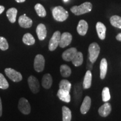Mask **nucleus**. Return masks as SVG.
<instances>
[{
  "instance_id": "nucleus-34",
  "label": "nucleus",
  "mask_w": 121,
  "mask_h": 121,
  "mask_svg": "<svg viewBox=\"0 0 121 121\" xmlns=\"http://www.w3.org/2000/svg\"><path fill=\"white\" fill-rule=\"evenodd\" d=\"M4 10V7L3 6H0V14H1Z\"/></svg>"
},
{
  "instance_id": "nucleus-23",
  "label": "nucleus",
  "mask_w": 121,
  "mask_h": 121,
  "mask_svg": "<svg viewBox=\"0 0 121 121\" xmlns=\"http://www.w3.org/2000/svg\"><path fill=\"white\" fill-rule=\"evenodd\" d=\"M72 118L71 111L68 107H62V121H71Z\"/></svg>"
},
{
  "instance_id": "nucleus-27",
  "label": "nucleus",
  "mask_w": 121,
  "mask_h": 121,
  "mask_svg": "<svg viewBox=\"0 0 121 121\" xmlns=\"http://www.w3.org/2000/svg\"><path fill=\"white\" fill-rule=\"evenodd\" d=\"M59 87L62 90L69 92L71 89V84L67 80H62L59 84Z\"/></svg>"
},
{
  "instance_id": "nucleus-3",
  "label": "nucleus",
  "mask_w": 121,
  "mask_h": 121,
  "mask_svg": "<svg viewBox=\"0 0 121 121\" xmlns=\"http://www.w3.org/2000/svg\"><path fill=\"white\" fill-rule=\"evenodd\" d=\"M99 45L96 43L90 44L89 47V60L92 63H95L100 53Z\"/></svg>"
},
{
  "instance_id": "nucleus-7",
  "label": "nucleus",
  "mask_w": 121,
  "mask_h": 121,
  "mask_svg": "<svg viewBox=\"0 0 121 121\" xmlns=\"http://www.w3.org/2000/svg\"><path fill=\"white\" fill-rule=\"evenodd\" d=\"M29 86L33 93L37 94L40 90V84L38 80L34 76H30L28 79Z\"/></svg>"
},
{
  "instance_id": "nucleus-4",
  "label": "nucleus",
  "mask_w": 121,
  "mask_h": 121,
  "mask_svg": "<svg viewBox=\"0 0 121 121\" xmlns=\"http://www.w3.org/2000/svg\"><path fill=\"white\" fill-rule=\"evenodd\" d=\"M6 75L10 80L13 82H17L21 81L22 79V76L21 73L11 68H6L4 69Z\"/></svg>"
},
{
  "instance_id": "nucleus-32",
  "label": "nucleus",
  "mask_w": 121,
  "mask_h": 121,
  "mask_svg": "<svg viewBox=\"0 0 121 121\" xmlns=\"http://www.w3.org/2000/svg\"><path fill=\"white\" fill-rule=\"evenodd\" d=\"M2 101L0 98V117L2 116Z\"/></svg>"
},
{
  "instance_id": "nucleus-35",
  "label": "nucleus",
  "mask_w": 121,
  "mask_h": 121,
  "mask_svg": "<svg viewBox=\"0 0 121 121\" xmlns=\"http://www.w3.org/2000/svg\"><path fill=\"white\" fill-rule=\"evenodd\" d=\"M15 1H16V2L18 3H22V2H25V0H15Z\"/></svg>"
},
{
  "instance_id": "nucleus-31",
  "label": "nucleus",
  "mask_w": 121,
  "mask_h": 121,
  "mask_svg": "<svg viewBox=\"0 0 121 121\" xmlns=\"http://www.w3.org/2000/svg\"><path fill=\"white\" fill-rule=\"evenodd\" d=\"M9 48V44L6 39L4 37H0V49L2 51H6Z\"/></svg>"
},
{
  "instance_id": "nucleus-29",
  "label": "nucleus",
  "mask_w": 121,
  "mask_h": 121,
  "mask_svg": "<svg viewBox=\"0 0 121 121\" xmlns=\"http://www.w3.org/2000/svg\"><path fill=\"white\" fill-rule=\"evenodd\" d=\"M9 87V84L7 80L4 78L3 74L0 73V89L5 90V89H8Z\"/></svg>"
},
{
  "instance_id": "nucleus-30",
  "label": "nucleus",
  "mask_w": 121,
  "mask_h": 121,
  "mask_svg": "<svg viewBox=\"0 0 121 121\" xmlns=\"http://www.w3.org/2000/svg\"><path fill=\"white\" fill-rule=\"evenodd\" d=\"M102 100L104 102H107L110 99L109 89L108 87H105L102 91Z\"/></svg>"
},
{
  "instance_id": "nucleus-10",
  "label": "nucleus",
  "mask_w": 121,
  "mask_h": 121,
  "mask_svg": "<svg viewBox=\"0 0 121 121\" xmlns=\"http://www.w3.org/2000/svg\"><path fill=\"white\" fill-rule=\"evenodd\" d=\"M77 52H78V50L76 48H69L62 53L63 60L67 62L71 61Z\"/></svg>"
},
{
  "instance_id": "nucleus-13",
  "label": "nucleus",
  "mask_w": 121,
  "mask_h": 121,
  "mask_svg": "<svg viewBox=\"0 0 121 121\" xmlns=\"http://www.w3.org/2000/svg\"><path fill=\"white\" fill-rule=\"evenodd\" d=\"M38 37L40 40H43L47 37V31L46 27L43 24H39L37 27L36 29Z\"/></svg>"
},
{
  "instance_id": "nucleus-24",
  "label": "nucleus",
  "mask_w": 121,
  "mask_h": 121,
  "mask_svg": "<svg viewBox=\"0 0 121 121\" xmlns=\"http://www.w3.org/2000/svg\"><path fill=\"white\" fill-rule=\"evenodd\" d=\"M22 42L24 44L28 45H31L34 44L35 40L34 38L30 33H26L23 36L22 38Z\"/></svg>"
},
{
  "instance_id": "nucleus-12",
  "label": "nucleus",
  "mask_w": 121,
  "mask_h": 121,
  "mask_svg": "<svg viewBox=\"0 0 121 121\" xmlns=\"http://www.w3.org/2000/svg\"><path fill=\"white\" fill-rule=\"evenodd\" d=\"M91 104V99L89 96H85L80 107V112L83 114H85L90 109Z\"/></svg>"
},
{
  "instance_id": "nucleus-26",
  "label": "nucleus",
  "mask_w": 121,
  "mask_h": 121,
  "mask_svg": "<svg viewBox=\"0 0 121 121\" xmlns=\"http://www.w3.org/2000/svg\"><path fill=\"white\" fill-rule=\"evenodd\" d=\"M110 22L112 26L121 29V17L117 15H114L110 19Z\"/></svg>"
},
{
  "instance_id": "nucleus-15",
  "label": "nucleus",
  "mask_w": 121,
  "mask_h": 121,
  "mask_svg": "<svg viewBox=\"0 0 121 121\" xmlns=\"http://www.w3.org/2000/svg\"><path fill=\"white\" fill-rule=\"evenodd\" d=\"M88 30V24L84 20H81L77 26V31L80 35L84 36L86 34Z\"/></svg>"
},
{
  "instance_id": "nucleus-2",
  "label": "nucleus",
  "mask_w": 121,
  "mask_h": 121,
  "mask_svg": "<svg viewBox=\"0 0 121 121\" xmlns=\"http://www.w3.org/2000/svg\"><path fill=\"white\" fill-rule=\"evenodd\" d=\"M92 10V4L86 2L80 6H74L71 8V11L75 15H80L89 13Z\"/></svg>"
},
{
  "instance_id": "nucleus-14",
  "label": "nucleus",
  "mask_w": 121,
  "mask_h": 121,
  "mask_svg": "<svg viewBox=\"0 0 121 121\" xmlns=\"http://www.w3.org/2000/svg\"><path fill=\"white\" fill-rule=\"evenodd\" d=\"M111 110L112 107L110 104L109 103L105 102V103H104L103 105L100 107L99 110H98V112H99L100 116H101L102 117H105L110 114L111 112Z\"/></svg>"
},
{
  "instance_id": "nucleus-1",
  "label": "nucleus",
  "mask_w": 121,
  "mask_h": 121,
  "mask_svg": "<svg viewBox=\"0 0 121 121\" xmlns=\"http://www.w3.org/2000/svg\"><path fill=\"white\" fill-rule=\"evenodd\" d=\"M53 18L57 22H62L69 17V13L62 6H57L52 10Z\"/></svg>"
},
{
  "instance_id": "nucleus-8",
  "label": "nucleus",
  "mask_w": 121,
  "mask_h": 121,
  "mask_svg": "<svg viewBox=\"0 0 121 121\" xmlns=\"http://www.w3.org/2000/svg\"><path fill=\"white\" fill-rule=\"evenodd\" d=\"M60 33L59 31H56L53 34L52 38L50 39L49 43V51H53L57 48L59 45L60 43Z\"/></svg>"
},
{
  "instance_id": "nucleus-36",
  "label": "nucleus",
  "mask_w": 121,
  "mask_h": 121,
  "mask_svg": "<svg viewBox=\"0 0 121 121\" xmlns=\"http://www.w3.org/2000/svg\"><path fill=\"white\" fill-rule=\"evenodd\" d=\"M68 1H69V0H63V1H64V2H67Z\"/></svg>"
},
{
  "instance_id": "nucleus-17",
  "label": "nucleus",
  "mask_w": 121,
  "mask_h": 121,
  "mask_svg": "<svg viewBox=\"0 0 121 121\" xmlns=\"http://www.w3.org/2000/svg\"><path fill=\"white\" fill-rule=\"evenodd\" d=\"M108 70V63L105 58H103L101 60L100 64V78L103 80L105 78Z\"/></svg>"
},
{
  "instance_id": "nucleus-33",
  "label": "nucleus",
  "mask_w": 121,
  "mask_h": 121,
  "mask_svg": "<svg viewBox=\"0 0 121 121\" xmlns=\"http://www.w3.org/2000/svg\"><path fill=\"white\" fill-rule=\"evenodd\" d=\"M116 39L117 40H118V41L121 42V33H119V34H118L116 36Z\"/></svg>"
},
{
  "instance_id": "nucleus-9",
  "label": "nucleus",
  "mask_w": 121,
  "mask_h": 121,
  "mask_svg": "<svg viewBox=\"0 0 121 121\" xmlns=\"http://www.w3.org/2000/svg\"><path fill=\"white\" fill-rule=\"evenodd\" d=\"M72 36L70 33L68 32L63 33L62 34L60 35L59 45L61 48L66 47L70 44L72 42Z\"/></svg>"
},
{
  "instance_id": "nucleus-11",
  "label": "nucleus",
  "mask_w": 121,
  "mask_h": 121,
  "mask_svg": "<svg viewBox=\"0 0 121 121\" xmlns=\"http://www.w3.org/2000/svg\"><path fill=\"white\" fill-rule=\"evenodd\" d=\"M19 24L20 26L23 28H29L32 26L33 21L29 17H27L26 15L24 14L19 17Z\"/></svg>"
},
{
  "instance_id": "nucleus-6",
  "label": "nucleus",
  "mask_w": 121,
  "mask_h": 121,
  "mask_svg": "<svg viewBox=\"0 0 121 121\" xmlns=\"http://www.w3.org/2000/svg\"><path fill=\"white\" fill-rule=\"evenodd\" d=\"M45 67V59L42 54H37L34 62V69L38 72H42Z\"/></svg>"
},
{
  "instance_id": "nucleus-16",
  "label": "nucleus",
  "mask_w": 121,
  "mask_h": 121,
  "mask_svg": "<svg viewBox=\"0 0 121 121\" xmlns=\"http://www.w3.org/2000/svg\"><path fill=\"white\" fill-rule=\"evenodd\" d=\"M96 31H97L98 37L101 40H104L105 38L106 27L104 24L101 22H98L96 25Z\"/></svg>"
},
{
  "instance_id": "nucleus-20",
  "label": "nucleus",
  "mask_w": 121,
  "mask_h": 121,
  "mask_svg": "<svg viewBox=\"0 0 121 121\" xmlns=\"http://www.w3.org/2000/svg\"><path fill=\"white\" fill-rule=\"evenodd\" d=\"M92 74L90 70H87L85 75L84 81H83V87L85 89H89L91 86Z\"/></svg>"
},
{
  "instance_id": "nucleus-21",
  "label": "nucleus",
  "mask_w": 121,
  "mask_h": 121,
  "mask_svg": "<svg viewBox=\"0 0 121 121\" xmlns=\"http://www.w3.org/2000/svg\"><path fill=\"white\" fill-rule=\"evenodd\" d=\"M17 10L15 8H11L9 9L6 12L7 17L8 18L9 20L11 23H14L16 22V16H17Z\"/></svg>"
},
{
  "instance_id": "nucleus-28",
  "label": "nucleus",
  "mask_w": 121,
  "mask_h": 121,
  "mask_svg": "<svg viewBox=\"0 0 121 121\" xmlns=\"http://www.w3.org/2000/svg\"><path fill=\"white\" fill-rule=\"evenodd\" d=\"M35 10L37 12L38 15L40 17H44L46 16L47 13L45 11L44 7L40 4H37L35 6Z\"/></svg>"
},
{
  "instance_id": "nucleus-19",
  "label": "nucleus",
  "mask_w": 121,
  "mask_h": 121,
  "mask_svg": "<svg viewBox=\"0 0 121 121\" xmlns=\"http://www.w3.org/2000/svg\"><path fill=\"white\" fill-rule=\"evenodd\" d=\"M53 82L52 76L49 73L45 74L43 76L42 80V85L44 89H49L52 86Z\"/></svg>"
},
{
  "instance_id": "nucleus-18",
  "label": "nucleus",
  "mask_w": 121,
  "mask_h": 121,
  "mask_svg": "<svg viewBox=\"0 0 121 121\" xmlns=\"http://www.w3.org/2000/svg\"><path fill=\"white\" fill-rule=\"evenodd\" d=\"M57 96L60 100L65 103H69L71 101V95L69 92L59 89L57 92Z\"/></svg>"
},
{
  "instance_id": "nucleus-22",
  "label": "nucleus",
  "mask_w": 121,
  "mask_h": 121,
  "mask_svg": "<svg viewBox=\"0 0 121 121\" xmlns=\"http://www.w3.org/2000/svg\"><path fill=\"white\" fill-rule=\"evenodd\" d=\"M84 58H83V54L81 52H78L73 59L72 60V62L76 67H78L82 64Z\"/></svg>"
},
{
  "instance_id": "nucleus-5",
  "label": "nucleus",
  "mask_w": 121,
  "mask_h": 121,
  "mask_svg": "<svg viewBox=\"0 0 121 121\" xmlns=\"http://www.w3.org/2000/svg\"><path fill=\"white\" fill-rule=\"evenodd\" d=\"M18 109L22 114L27 115L31 112V107L28 100L24 98H20L18 103Z\"/></svg>"
},
{
  "instance_id": "nucleus-25",
  "label": "nucleus",
  "mask_w": 121,
  "mask_h": 121,
  "mask_svg": "<svg viewBox=\"0 0 121 121\" xmlns=\"http://www.w3.org/2000/svg\"><path fill=\"white\" fill-rule=\"evenodd\" d=\"M60 72L63 78H68L71 74V69L67 65H62L60 67Z\"/></svg>"
}]
</instances>
